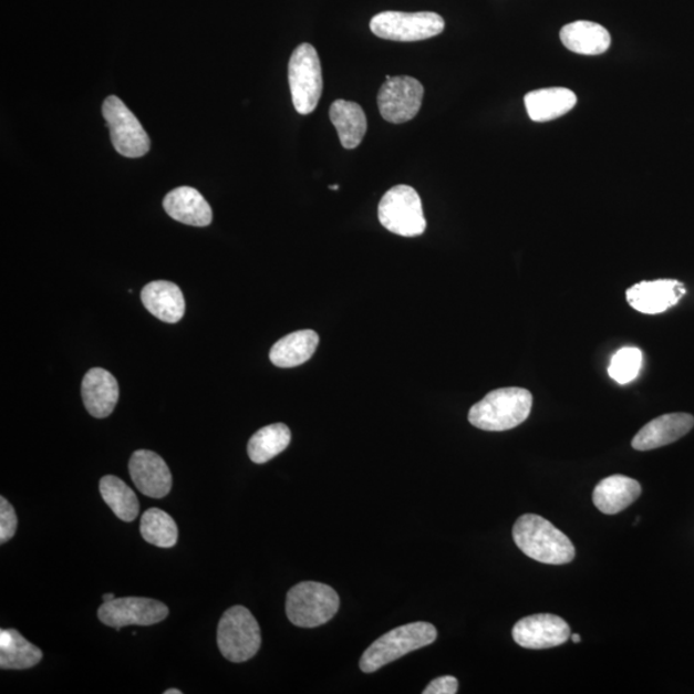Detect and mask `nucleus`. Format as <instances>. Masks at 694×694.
<instances>
[{"instance_id":"obj_1","label":"nucleus","mask_w":694,"mask_h":694,"mask_svg":"<svg viewBox=\"0 0 694 694\" xmlns=\"http://www.w3.org/2000/svg\"><path fill=\"white\" fill-rule=\"evenodd\" d=\"M514 540L522 552L541 563L566 564L576 558L572 541L538 515H524L514 526Z\"/></svg>"},{"instance_id":"obj_2","label":"nucleus","mask_w":694,"mask_h":694,"mask_svg":"<svg viewBox=\"0 0 694 694\" xmlns=\"http://www.w3.org/2000/svg\"><path fill=\"white\" fill-rule=\"evenodd\" d=\"M532 395L521 387L491 391L470 408L469 424L484 431H507L524 424L530 416Z\"/></svg>"},{"instance_id":"obj_3","label":"nucleus","mask_w":694,"mask_h":694,"mask_svg":"<svg viewBox=\"0 0 694 694\" xmlns=\"http://www.w3.org/2000/svg\"><path fill=\"white\" fill-rule=\"evenodd\" d=\"M436 638V628L424 621L395 628L365 650L359 665L364 673L377 672L382 666L433 644Z\"/></svg>"},{"instance_id":"obj_4","label":"nucleus","mask_w":694,"mask_h":694,"mask_svg":"<svg viewBox=\"0 0 694 694\" xmlns=\"http://www.w3.org/2000/svg\"><path fill=\"white\" fill-rule=\"evenodd\" d=\"M340 608L336 590L322 582L304 581L287 594L286 612L293 625L317 628L324 625Z\"/></svg>"},{"instance_id":"obj_5","label":"nucleus","mask_w":694,"mask_h":694,"mask_svg":"<svg viewBox=\"0 0 694 694\" xmlns=\"http://www.w3.org/2000/svg\"><path fill=\"white\" fill-rule=\"evenodd\" d=\"M218 645L221 655L231 662L252 659L261 648L259 622L244 605L225 612L218 626Z\"/></svg>"},{"instance_id":"obj_6","label":"nucleus","mask_w":694,"mask_h":694,"mask_svg":"<svg viewBox=\"0 0 694 694\" xmlns=\"http://www.w3.org/2000/svg\"><path fill=\"white\" fill-rule=\"evenodd\" d=\"M289 82L298 113H313L323 92L321 60L313 45L305 43L294 50L289 63Z\"/></svg>"},{"instance_id":"obj_7","label":"nucleus","mask_w":694,"mask_h":694,"mask_svg":"<svg viewBox=\"0 0 694 694\" xmlns=\"http://www.w3.org/2000/svg\"><path fill=\"white\" fill-rule=\"evenodd\" d=\"M379 219L391 234L402 237L424 235L427 227L417 190L403 185L391 188L382 197Z\"/></svg>"},{"instance_id":"obj_8","label":"nucleus","mask_w":694,"mask_h":694,"mask_svg":"<svg viewBox=\"0 0 694 694\" xmlns=\"http://www.w3.org/2000/svg\"><path fill=\"white\" fill-rule=\"evenodd\" d=\"M372 33L394 42H418L442 34L445 21L434 12L405 13L387 11L371 20Z\"/></svg>"},{"instance_id":"obj_9","label":"nucleus","mask_w":694,"mask_h":694,"mask_svg":"<svg viewBox=\"0 0 694 694\" xmlns=\"http://www.w3.org/2000/svg\"><path fill=\"white\" fill-rule=\"evenodd\" d=\"M102 114L108 125L111 141L120 155L138 158L148 154V134L122 100L110 95L103 102Z\"/></svg>"},{"instance_id":"obj_10","label":"nucleus","mask_w":694,"mask_h":694,"mask_svg":"<svg viewBox=\"0 0 694 694\" xmlns=\"http://www.w3.org/2000/svg\"><path fill=\"white\" fill-rule=\"evenodd\" d=\"M424 85L411 76H386L379 92V108L389 123L411 122L419 113L424 100Z\"/></svg>"},{"instance_id":"obj_11","label":"nucleus","mask_w":694,"mask_h":694,"mask_svg":"<svg viewBox=\"0 0 694 694\" xmlns=\"http://www.w3.org/2000/svg\"><path fill=\"white\" fill-rule=\"evenodd\" d=\"M169 615L166 604L151 598L126 597L103 602L99 619L103 624L120 630L127 625L149 626L158 624Z\"/></svg>"},{"instance_id":"obj_12","label":"nucleus","mask_w":694,"mask_h":694,"mask_svg":"<svg viewBox=\"0 0 694 694\" xmlns=\"http://www.w3.org/2000/svg\"><path fill=\"white\" fill-rule=\"evenodd\" d=\"M514 640L528 650H547L558 648L569 641L570 626L562 618L539 613L524 618L512 630Z\"/></svg>"},{"instance_id":"obj_13","label":"nucleus","mask_w":694,"mask_h":694,"mask_svg":"<svg viewBox=\"0 0 694 694\" xmlns=\"http://www.w3.org/2000/svg\"><path fill=\"white\" fill-rule=\"evenodd\" d=\"M132 480L149 498H164L170 493L173 477L165 460L155 452L137 450L130 460Z\"/></svg>"},{"instance_id":"obj_14","label":"nucleus","mask_w":694,"mask_h":694,"mask_svg":"<svg viewBox=\"0 0 694 694\" xmlns=\"http://www.w3.org/2000/svg\"><path fill=\"white\" fill-rule=\"evenodd\" d=\"M687 293L682 282L675 279L636 283L626 291V299L633 309L643 314H660L673 308Z\"/></svg>"},{"instance_id":"obj_15","label":"nucleus","mask_w":694,"mask_h":694,"mask_svg":"<svg viewBox=\"0 0 694 694\" xmlns=\"http://www.w3.org/2000/svg\"><path fill=\"white\" fill-rule=\"evenodd\" d=\"M694 427V417L688 413L665 414L650 422L632 442L633 448L648 452L673 444L687 435Z\"/></svg>"},{"instance_id":"obj_16","label":"nucleus","mask_w":694,"mask_h":694,"mask_svg":"<svg viewBox=\"0 0 694 694\" xmlns=\"http://www.w3.org/2000/svg\"><path fill=\"white\" fill-rule=\"evenodd\" d=\"M118 384L108 371L92 369L83 379L82 396L85 408L95 418H106L118 402Z\"/></svg>"},{"instance_id":"obj_17","label":"nucleus","mask_w":694,"mask_h":694,"mask_svg":"<svg viewBox=\"0 0 694 694\" xmlns=\"http://www.w3.org/2000/svg\"><path fill=\"white\" fill-rule=\"evenodd\" d=\"M164 209L170 218L193 227H207L213 221V210L197 189L179 187L164 198Z\"/></svg>"},{"instance_id":"obj_18","label":"nucleus","mask_w":694,"mask_h":694,"mask_svg":"<svg viewBox=\"0 0 694 694\" xmlns=\"http://www.w3.org/2000/svg\"><path fill=\"white\" fill-rule=\"evenodd\" d=\"M143 305L165 323H178L186 313V300L177 284L166 281L151 282L142 290Z\"/></svg>"},{"instance_id":"obj_19","label":"nucleus","mask_w":694,"mask_h":694,"mask_svg":"<svg viewBox=\"0 0 694 694\" xmlns=\"http://www.w3.org/2000/svg\"><path fill=\"white\" fill-rule=\"evenodd\" d=\"M641 484L622 475L605 477L595 486L593 501L604 515H618L641 497Z\"/></svg>"},{"instance_id":"obj_20","label":"nucleus","mask_w":694,"mask_h":694,"mask_svg":"<svg viewBox=\"0 0 694 694\" xmlns=\"http://www.w3.org/2000/svg\"><path fill=\"white\" fill-rule=\"evenodd\" d=\"M576 93L568 87H547L526 94L525 105L532 122L547 123L561 117L577 106Z\"/></svg>"},{"instance_id":"obj_21","label":"nucleus","mask_w":694,"mask_h":694,"mask_svg":"<svg viewBox=\"0 0 694 694\" xmlns=\"http://www.w3.org/2000/svg\"><path fill=\"white\" fill-rule=\"evenodd\" d=\"M561 42L573 53L600 55L609 51L611 35L600 23L577 21L562 28Z\"/></svg>"},{"instance_id":"obj_22","label":"nucleus","mask_w":694,"mask_h":694,"mask_svg":"<svg viewBox=\"0 0 694 694\" xmlns=\"http://www.w3.org/2000/svg\"><path fill=\"white\" fill-rule=\"evenodd\" d=\"M319 344L317 332L311 330L287 334L270 350V362L279 369H293L304 364L314 355Z\"/></svg>"},{"instance_id":"obj_23","label":"nucleus","mask_w":694,"mask_h":694,"mask_svg":"<svg viewBox=\"0 0 694 694\" xmlns=\"http://www.w3.org/2000/svg\"><path fill=\"white\" fill-rule=\"evenodd\" d=\"M330 118L336 127L342 147L354 149L361 145L366 133V116L355 102L338 100L332 103Z\"/></svg>"},{"instance_id":"obj_24","label":"nucleus","mask_w":694,"mask_h":694,"mask_svg":"<svg viewBox=\"0 0 694 694\" xmlns=\"http://www.w3.org/2000/svg\"><path fill=\"white\" fill-rule=\"evenodd\" d=\"M43 652L27 641L18 630H0V667L4 670H25L39 664Z\"/></svg>"},{"instance_id":"obj_25","label":"nucleus","mask_w":694,"mask_h":694,"mask_svg":"<svg viewBox=\"0 0 694 694\" xmlns=\"http://www.w3.org/2000/svg\"><path fill=\"white\" fill-rule=\"evenodd\" d=\"M100 491L103 500L120 520L132 522L138 517L139 500L122 478L111 475L102 477Z\"/></svg>"},{"instance_id":"obj_26","label":"nucleus","mask_w":694,"mask_h":694,"mask_svg":"<svg viewBox=\"0 0 694 694\" xmlns=\"http://www.w3.org/2000/svg\"><path fill=\"white\" fill-rule=\"evenodd\" d=\"M291 443V431L284 424H275L262 427L255 434L247 445L249 457L257 465L273 459L287 449Z\"/></svg>"},{"instance_id":"obj_27","label":"nucleus","mask_w":694,"mask_h":694,"mask_svg":"<svg viewBox=\"0 0 694 694\" xmlns=\"http://www.w3.org/2000/svg\"><path fill=\"white\" fill-rule=\"evenodd\" d=\"M141 534L149 545L173 548L178 541V526L159 508H149L141 518Z\"/></svg>"},{"instance_id":"obj_28","label":"nucleus","mask_w":694,"mask_h":694,"mask_svg":"<svg viewBox=\"0 0 694 694\" xmlns=\"http://www.w3.org/2000/svg\"><path fill=\"white\" fill-rule=\"evenodd\" d=\"M642 351L636 348H622L613 355L609 373L618 384L625 385L632 382L642 369Z\"/></svg>"},{"instance_id":"obj_29","label":"nucleus","mask_w":694,"mask_h":694,"mask_svg":"<svg viewBox=\"0 0 694 694\" xmlns=\"http://www.w3.org/2000/svg\"><path fill=\"white\" fill-rule=\"evenodd\" d=\"M18 530V516L13 507L4 497L0 498V542L6 545Z\"/></svg>"},{"instance_id":"obj_30","label":"nucleus","mask_w":694,"mask_h":694,"mask_svg":"<svg viewBox=\"0 0 694 694\" xmlns=\"http://www.w3.org/2000/svg\"><path fill=\"white\" fill-rule=\"evenodd\" d=\"M458 681L454 676H441L431 682L424 694H456L458 692Z\"/></svg>"},{"instance_id":"obj_31","label":"nucleus","mask_w":694,"mask_h":694,"mask_svg":"<svg viewBox=\"0 0 694 694\" xmlns=\"http://www.w3.org/2000/svg\"><path fill=\"white\" fill-rule=\"evenodd\" d=\"M115 595L113 593L103 595V602H111L115 600Z\"/></svg>"},{"instance_id":"obj_32","label":"nucleus","mask_w":694,"mask_h":694,"mask_svg":"<svg viewBox=\"0 0 694 694\" xmlns=\"http://www.w3.org/2000/svg\"><path fill=\"white\" fill-rule=\"evenodd\" d=\"M573 643H580L581 642V636L579 634H573L571 638Z\"/></svg>"},{"instance_id":"obj_33","label":"nucleus","mask_w":694,"mask_h":694,"mask_svg":"<svg viewBox=\"0 0 694 694\" xmlns=\"http://www.w3.org/2000/svg\"><path fill=\"white\" fill-rule=\"evenodd\" d=\"M165 694H182L180 690H167L164 692Z\"/></svg>"},{"instance_id":"obj_34","label":"nucleus","mask_w":694,"mask_h":694,"mask_svg":"<svg viewBox=\"0 0 694 694\" xmlns=\"http://www.w3.org/2000/svg\"><path fill=\"white\" fill-rule=\"evenodd\" d=\"M331 189L338 190L340 187L338 185L330 186Z\"/></svg>"}]
</instances>
